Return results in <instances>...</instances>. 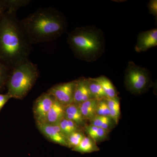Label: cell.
<instances>
[{
    "label": "cell",
    "instance_id": "cell-24",
    "mask_svg": "<svg viewBox=\"0 0 157 157\" xmlns=\"http://www.w3.org/2000/svg\"><path fill=\"white\" fill-rule=\"evenodd\" d=\"M11 69L0 61V89L7 82Z\"/></svg>",
    "mask_w": 157,
    "mask_h": 157
},
{
    "label": "cell",
    "instance_id": "cell-18",
    "mask_svg": "<svg viewBox=\"0 0 157 157\" xmlns=\"http://www.w3.org/2000/svg\"><path fill=\"white\" fill-rule=\"evenodd\" d=\"M88 83L90 92L94 99L97 101L103 100L107 98L101 86L93 78H88Z\"/></svg>",
    "mask_w": 157,
    "mask_h": 157
},
{
    "label": "cell",
    "instance_id": "cell-20",
    "mask_svg": "<svg viewBox=\"0 0 157 157\" xmlns=\"http://www.w3.org/2000/svg\"><path fill=\"white\" fill-rule=\"evenodd\" d=\"M90 122V124L108 131H109L114 123L109 117L98 115H96Z\"/></svg>",
    "mask_w": 157,
    "mask_h": 157
},
{
    "label": "cell",
    "instance_id": "cell-13",
    "mask_svg": "<svg viewBox=\"0 0 157 157\" xmlns=\"http://www.w3.org/2000/svg\"><path fill=\"white\" fill-rule=\"evenodd\" d=\"M97 103L98 101L93 98L77 104L85 120L90 121L97 115Z\"/></svg>",
    "mask_w": 157,
    "mask_h": 157
},
{
    "label": "cell",
    "instance_id": "cell-9",
    "mask_svg": "<svg viewBox=\"0 0 157 157\" xmlns=\"http://www.w3.org/2000/svg\"><path fill=\"white\" fill-rule=\"evenodd\" d=\"M157 45V29H152L138 34L135 50L137 52H146Z\"/></svg>",
    "mask_w": 157,
    "mask_h": 157
},
{
    "label": "cell",
    "instance_id": "cell-19",
    "mask_svg": "<svg viewBox=\"0 0 157 157\" xmlns=\"http://www.w3.org/2000/svg\"><path fill=\"white\" fill-rule=\"evenodd\" d=\"M30 0H5L2 1L6 12L16 13L17 10L30 3Z\"/></svg>",
    "mask_w": 157,
    "mask_h": 157
},
{
    "label": "cell",
    "instance_id": "cell-17",
    "mask_svg": "<svg viewBox=\"0 0 157 157\" xmlns=\"http://www.w3.org/2000/svg\"><path fill=\"white\" fill-rule=\"evenodd\" d=\"M108 107L110 112V117L114 121L116 124H117L119 120L121 115L120 102L118 97L115 98H106Z\"/></svg>",
    "mask_w": 157,
    "mask_h": 157
},
{
    "label": "cell",
    "instance_id": "cell-16",
    "mask_svg": "<svg viewBox=\"0 0 157 157\" xmlns=\"http://www.w3.org/2000/svg\"><path fill=\"white\" fill-rule=\"evenodd\" d=\"M95 81L100 84L104 90L107 98H113L117 97V92L111 81L104 76L93 78Z\"/></svg>",
    "mask_w": 157,
    "mask_h": 157
},
{
    "label": "cell",
    "instance_id": "cell-7",
    "mask_svg": "<svg viewBox=\"0 0 157 157\" xmlns=\"http://www.w3.org/2000/svg\"><path fill=\"white\" fill-rule=\"evenodd\" d=\"M56 99L48 93H43L34 102L33 113L36 122L43 123Z\"/></svg>",
    "mask_w": 157,
    "mask_h": 157
},
{
    "label": "cell",
    "instance_id": "cell-6",
    "mask_svg": "<svg viewBox=\"0 0 157 157\" xmlns=\"http://www.w3.org/2000/svg\"><path fill=\"white\" fill-rule=\"evenodd\" d=\"M75 80L59 83L48 90L47 93L53 96L60 104L66 107L73 103Z\"/></svg>",
    "mask_w": 157,
    "mask_h": 157
},
{
    "label": "cell",
    "instance_id": "cell-15",
    "mask_svg": "<svg viewBox=\"0 0 157 157\" xmlns=\"http://www.w3.org/2000/svg\"><path fill=\"white\" fill-rule=\"evenodd\" d=\"M73 151L78 152L82 154L90 153L99 151L100 148L88 136H85L78 146L72 149Z\"/></svg>",
    "mask_w": 157,
    "mask_h": 157
},
{
    "label": "cell",
    "instance_id": "cell-22",
    "mask_svg": "<svg viewBox=\"0 0 157 157\" xmlns=\"http://www.w3.org/2000/svg\"><path fill=\"white\" fill-rule=\"evenodd\" d=\"M85 136L84 134L80 131L70 134L67 137V147L72 149L76 147L81 142Z\"/></svg>",
    "mask_w": 157,
    "mask_h": 157
},
{
    "label": "cell",
    "instance_id": "cell-10",
    "mask_svg": "<svg viewBox=\"0 0 157 157\" xmlns=\"http://www.w3.org/2000/svg\"><path fill=\"white\" fill-rule=\"evenodd\" d=\"M93 98L89 88L87 78L81 77L75 80L73 103L79 104Z\"/></svg>",
    "mask_w": 157,
    "mask_h": 157
},
{
    "label": "cell",
    "instance_id": "cell-11",
    "mask_svg": "<svg viewBox=\"0 0 157 157\" xmlns=\"http://www.w3.org/2000/svg\"><path fill=\"white\" fill-rule=\"evenodd\" d=\"M65 117V107L56 100L49 110L44 122L52 124H58Z\"/></svg>",
    "mask_w": 157,
    "mask_h": 157
},
{
    "label": "cell",
    "instance_id": "cell-12",
    "mask_svg": "<svg viewBox=\"0 0 157 157\" xmlns=\"http://www.w3.org/2000/svg\"><path fill=\"white\" fill-rule=\"evenodd\" d=\"M65 118L74 122L79 127L85 126V120L82 117L78 105L74 103L65 107Z\"/></svg>",
    "mask_w": 157,
    "mask_h": 157
},
{
    "label": "cell",
    "instance_id": "cell-21",
    "mask_svg": "<svg viewBox=\"0 0 157 157\" xmlns=\"http://www.w3.org/2000/svg\"><path fill=\"white\" fill-rule=\"evenodd\" d=\"M62 132L67 137L74 132L79 131V127L74 122L64 118L58 124Z\"/></svg>",
    "mask_w": 157,
    "mask_h": 157
},
{
    "label": "cell",
    "instance_id": "cell-1",
    "mask_svg": "<svg viewBox=\"0 0 157 157\" xmlns=\"http://www.w3.org/2000/svg\"><path fill=\"white\" fill-rule=\"evenodd\" d=\"M32 45L16 13L6 11L0 21V61L11 69L29 59Z\"/></svg>",
    "mask_w": 157,
    "mask_h": 157
},
{
    "label": "cell",
    "instance_id": "cell-4",
    "mask_svg": "<svg viewBox=\"0 0 157 157\" xmlns=\"http://www.w3.org/2000/svg\"><path fill=\"white\" fill-rule=\"evenodd\" d=\"M39 76L37 65L29 59L11 68L8 81V93L11 98L22 99L27 95Z\"/></svg>",
    "mask_w": 157,
    "mask_h": 157
},
{
    "label": "cell",
    "instance_id": "cell-27",
    "mask_svg": "<svg viewBox=\"0 0 157 157\" xmlns=\"http://www.w3.org/2000/svg\"><path fill=\"white\" fill-rule=\"evenodd\" d=\"M5 12H6V11H5V8L3 6L2 3V1H0V21H1V19Z\"/></svg>",
    "mask_w": 157,
    "mask_h": 157
},
{
    "label": "cell",
    "instance_id": "cell-2",
    "mask_svg": "<svg viewBox=\"0 0 157 157\" xmlns=\"http://www.w3.org/2000/svg\"><path fill=\"white\" fill-rule=\"evenodd\" d=\"M21 22L32 44L53 41L66 33L67 28L64 15L53 8L38 9Z\"/></svg>",
    "mask_w": 157,
    "mask_h": 157
},
{
    "label": "cell",
    "instance_id": "cell-23",
    "mask_svg": "<svg viewBox=\"0 0 157 157\" xmlns=\"http://www.w3.org/2000/svg\"><path fill=\"white\" fill-rule=\"evenodd\" d=\"M97 115L110 117V112L106 99L98 101Z\"/></svg>",
    "mask_w": 157,
    "mask_h": 157
},
{
    "label": "cell",
    "instance_id": "cell-26",
    "mask_svg": "<svg viewBox=\"0 0 157 157\" xmlns=\"http://www.w3.org/2000/svg\"><path fill=\"white\" fill-rule=\"evenodd\" d=\"M11 97L8 94H0V112L7 102L11 99Z\"/></svg>",
    "mask_w": 157,
    "mask_h": 157
},
{
    "label": "cell",
    "instance_id": "cell-5",
    "mask_svg": "<svg viewBox=\"0 0 157 157\" xmlns=\"http://www.w3.org/2000/svg\"><path fill=\"white\" fill-rule=\"evenodd\" d=\"M124 83L127 90L132 94H142L150 86L149 72L146 68L129 62L125 72Z\"/></svg>",
    "mask_w": 157,
    "mask_h": 157
},
{
    "label": "cell",
    "instance_id": "cell-25",
    "mask_svg": "<svg viewBox=\"0 0 157 157\" xmlns=\"http://www.w3.org/2000/svg\"><path fill=\"white\" fill-rule=\"evenodd\" d=\"M148 9L149 13L152 14L155 17L157 16V0H151L149 2Z\"/></svg>",
    "mask_w": 157,
    "mask_h": 157
},
{
    "label": "cell",
    "instance_id": "cell-8",
    "mask_svg": "<svg viewBox=\"0 0 157 157\" xmlns=\"http://www.w3.org/2000/svg\"><path fill=\"white\" fill-rule=\"evenodd\" d=\"M37 127L45 137L52 142L67 147V137L58 124L36 122Z\"/></svg>",
    "mask_w": 157,
    "mask_h": 157
},
{
    "label": "cell",
    "instance_id": "cell-14",
    "mask_svg": "<svg viewBox=\"0 0 157 157\" xmlns=\"http://www.w3.org/2000/svg\"><path fill=\"white\" fill-rule=\"evenodd\" d=\"M85 132L88 136L95 143L101 142L107 139L109 131L90 124L85 126Z\"/></svg>",
    "mask_w": 157,
    "mask_h": 157
},
{
    "label": "cell",
    "instance_id": "cell-3",
    "mask_svg": "<svg viewBox=\"0 0 157 157\" xmlns=\"http://www.w3.org/2000/svg\"><path fill=\"white\" fill-rule=\"evenodd\" d=\"M67 42L75 56L85 62L96 61L105 51L104 33L94 26L76 28L69 34Z\"/></svg>",
    "mask_w": 157,
    "mask_h": 157
}]
</instances>
